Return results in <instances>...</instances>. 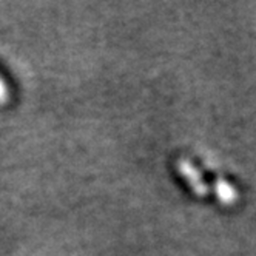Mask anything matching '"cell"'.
Returning a JSON list of instances; mask_svg holds the SVG:
<instances>
[{"label":"cell","instance_id":"obj_2","mask_svg":"<svg viewBox=\"0 0 256 256\" xmlns=\"http://www.w3.org/2000/svg\"><path fill=\"white\" fill-rule=\"evenodd\" d=\"M213 192L222 204H234L238 200V190L224 179H218L213 184Z\"/></svg>","mask_w":256,"mask_h":256},{"label":"cell","instance_id":"obj_3","mask_svg":"<svg viewBox=\"0 0 256 256\" xmlns=\"http://www.w3.org/2000/svg\"><path fill=\"white\" fill-rule=\"evenodd\" d=\"M6 99H8V86H6L4 78L0 76V104L6 102Z\"/></svg>","mask_w":256,"mask_h":256},{"label":"cell","instance_id":"obj_1","mask_svg":"<svg viewBox=\"0 0 256 256\" xmlns=\"http://www.w3.org/2000/svg\"><path fill=\"white\" fill-rule=\"evenodd\" d=\"M176 168L179 174L187 180V184L190 188L199 194V196H206L210 193V187L206 184V180L202 179V174L199 173V170L193 166V164L187 159H179L176 164Z\"/></svg>","mask_w":256,"mask_h":256}]
</instances>
